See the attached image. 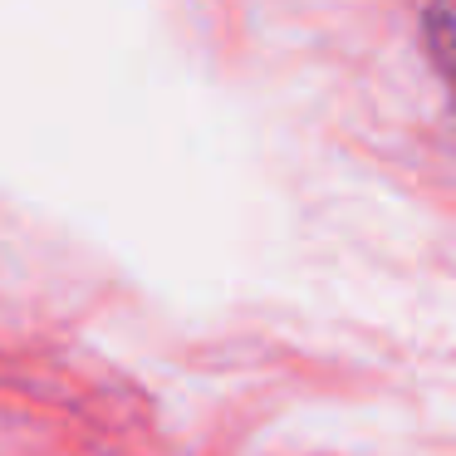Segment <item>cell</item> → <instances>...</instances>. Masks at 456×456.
I'll return each mask as SVG.
<instances>
[{
	"label": "cell",
	"instance_id": "obj_1",
	"mask_svg": "<svg viewBox=\"0 0 456 456\" xmlns=\"http://www.w3.org/2000/svg\"><path fill=\"white\" fill-rule=\"evenodd\" d=\"M422 30H427V50H432L436 69L456 89V0H427Z\"/></svg>",
	"mask_w": 456,
	"mask_h": 456
}]
</instances>
